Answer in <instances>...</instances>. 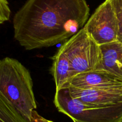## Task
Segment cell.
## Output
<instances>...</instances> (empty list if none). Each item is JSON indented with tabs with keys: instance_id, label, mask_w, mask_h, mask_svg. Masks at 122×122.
Wrapping results in <instances>:
<instances>
[{
	"instance_id": "obj_1",
	"label": "cell",
	"mask_w": 122,
	"mask_h": 122,
	"mask_svg": "<svg viewBox=\"0 0 122 122\" xmlns=\"http://www.w3.org/2000/svg\"><path fill=\"white\" fill-rule=\"evenodd\" d=\"M89 11L86 0H27L13 18L14 37L27 50L54 46L83 28Z\"/></svg>"
},
{
	"instance_id": "obj_2",
	"label": "cell",
	"mask_w": 122,
	"mask_h": 122,
	"mask_svg": "<svg viewBox=\"0 0 122 122\" xmlns=\"http://www.w3.org/2000/svg\"><path fill=\"white\" fill-rule=\"evenodd\" d=\"M0 93L28 122L37 105L30 72L18 60H0Z\"/></svg>"
},
{
	"instance_id": "obj_3",
	"label": "cell",
	"mask_w": 122,
	"mask_h": 122,
	"mask_svg": "<svg viewBox=\"0 0 122 122\" xmlns=\"http://www.w3.org/2000/svg\"><path fill=\"white\" fill-rule=\"evenodd\" d=\"M54 104L74 122H122V104L98 106L72 98L69 88L56 90Z\"/></svg>"
},
{
	"instance_id": "obj_4",
	"label": "cell",
	"mask_w": 122,
	"mask_h": 122,
	"mask_svg": "<svg viewBox=\"0 0 122 122\" xmlns=\"http://www.w3.org/2000/svg\"><path fill=\"white\" fill-rule=\"evenodd\" d=\"M60 47L69 60L73 77L79 74L96 70L101 61V46L83 28Z\"/></svg>"
},
{
	"instance_id": "obj_5",
	"label": "cell",
	"mask_w": 122,
	"mask_h": 122,
	"mask_svg": "<svg viewBox=\"0 0 122 122\" xmlns=\"http://www.w3.org/2000/svg\"><path fill=\"white\" fill-rule=\"evenodd\" d=\"M83 28L100 46L117 41V19L112 0H106L98 6Z\"/></svg>"
},
{
	"instance_id": "obj_6",
	"label": "cell",
	"mask_w": 122,
	"mask_h": 122,
	"mask_svg": "<svg viewBox=\"0 0 122 122\" xmlns=\"http://www.w3.org/2000/svg\"><path fill=\"white\" fill-rule=\"evenodd\" d=\"M72 98L98 106L122 104V86L113 89H79L70 87Z\"/></svg>"
},
{
	"instance_id": "obj_7",
	"label": "cell",
	"mask_w": 122,
	"mask_h": 122,
	"mask_svg": "<svg viewBox=\"0 0 122 122\" xmlns=\"http://www.w3.org/2000/svg\"><path fill=\"white\" fill-rule=\"evenodd\" d=\"M79 89H113L122 86V80L102 70H95L75 75L68 87Z\"/></svg>"
},
{
	"instance_id": "obj_8",
	"label": "cell",
	"mask_w": 122,
	"mask_h": 122,
	"mask_svg": "<svg viewBox=\"0 0 122 122\" xmlns=\"http://www.w3.org/2000/svg\"><path fill=\"white\" fill-rule=\"evenodd\" d=\"M101 59L96 70L107 71L122 80V43L101 45Z\"/></svg>"
},
{
	"instance_id": "obj_9",
	"label": "cell",
	"mask_w": 122,
	"mask_h": 122,
	"mask_svg": "<svg viewBox=\"0 0 122 122\" xmlns=\"http://www.w3.org/2000/svg\"><path fill=\"white\" fill-rule=\"evenodd\" d=\"M51 72L56 84V90L67 87L73 77L72 69L69 60L61 48L52 57Z\"/></svg>"
},
{
	"instance_id": "obj_10",
	"label": "cell",
	"mask_w": 122,
	"mask_h": 122,
	"mask_svg": "<svg viewBox=\"0 0 122 122\" xmlns=\"http://www.w3.org/2000/svg\"><path fill=\"white\" fill-rule=\"evenodd\" d=\"M0 122H28L1 93Z\"/></svg>"
},
{
	"instance_id": "obj_11",
	"label": "cell",
	"mask_w": 122,
	"mask_h": 122,
	"mask_svg": "<svg viewBox=\"0 0 122 122\" xmlns=\"http://www.w3.org/2000/svg\"><path fill=\"white\" fill-rule=\"evenodd\" d=\"M11 10L7 0H0V25L8 21L10 17Z\"/></svg>"
},
{
	"instance_id": "obj_12",
	"label": "cell",
	"mask_w": 122,
	"mask_h": 122,
	"mask_svg": "<svg viewBox=\"0 0 122 122\" xmlns=\"http://www.w3.org/2000/svg\"><path fill=\"white\" fill-rule=\"evenodd\" d=\"M54 122L51 120L46 119L42 117L38 113L37 111L35 110L32 112V117H31V122Z\"/></svg>"
}]
</instances>
